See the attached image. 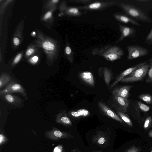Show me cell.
<instances>
[{"mask_svg":"<svg viewBox=\"0 0 152 152\" xmlns=\"http://www.w3.org/2000/svg\"><path fill=\"white\" fill-rule=\"evenodd\" d=\"M34 44L38 48H42L46 57L47 63L53 64L57 59L60 50V45L56 39L45 34L37 30Z\"/></svg>","mask_w":152,"mask_h":152,"instance_id":"6da1fadb","label":"cell"},{"mask_svg":"<svg viewBox=\"0 0 152 152\" xmlns=\"http://www.w3.org/2000/svg\"><path fill=\"white\" fill-rule=\"evenodd\" d=\"M91 53L92 55L101 56L107 61H113L121 58L124 53L118 46L108 45L93 49Z\"/></svg>","mask_w":152,"mask_h":152,"instance_id":"7a4b0ae2","label":"cell"},{"mask_svg":"<svg viewBox=\"0 0 152 152\" xmlns=\"http://www.w3.org/2000/svg\"><path fill=\"white\" fill-rule=\"evenodd\" d=\"M117 6L126 14L133 19L143 23H150L152 20L140 8L132 4L124 2H118Z\"/></svg>","mask_w":152,"mask_h":152,"instance_id":"3957f363","label":"cell"},{"mask_svg":"<svg viewBox=\"0 0 152 152\" xmlns=\"http://www.w3.org/2000/svg\"><path fill=\"white\" fill-rule=\"evenodd\" d=\"M149 61L148 59L146 63L133 71L121 81L123 83H132L143 80L148 71Z\"/></svg>","mask_w":152,"mask_h":152,"instance_id":"277c9868","label":"cell"},{"mask_svg":"<svg viewBox=\"0 0 152 152\" xmlns=\"http://www.w3.org/2000/svg\"><path fill=\"white\" fill-rule=\"evenodd\" d=\"M118 3L115 1H94L88 4L77 6L81 10L91 12L103 10L109 7L117 5Z\"/></svg>","mask_w":152,"mask_h":152,"instance_id":"5b68a950","label":"cell"},{"mask_svg":"<svg viewBox=\"0 0 152 152\" xmlns=\"http://www.w3.org/2000/svg\"><path fill=\"white\" fill-rule=\"evenodd\" d=\"M50 130H47L45 132V137L50 140L58 141L64 139L74 138L70 133L61 131L55 127L52 126Z\"/></svg>","mask_w":152,"mask_h":152,"instance_id":"8992f818","label":"cell"},{"mask_svg":"<svg viewBox=\"0 0 152 152\" xmlns=\"http://www.w3.org/2000/svg\"><path fill=\"white\" fill-rule=\"evenodd\" d=\"M128 50L127 60L133 59L146 56L149 53L148 49L137 45H129L126 47Z\"/></svg>","mask_w":152,"mask_h":152,"instance_id":"52a82bcc","label":"cell"},{"mask_svg":"<svg viewBox=\"0 0 152 152\" xmlns=\"http://www.w3.org/2000/svg\"><path fill=\"white\" fill-rule=\"evenodd\" d=\"M59 10L61 15L69 17H79L83 14L81 10L77 6H68L66 1H63L60 3Z\"/></svg>","mask_w":152,"mask_h":152,"instance_id":"ba28073f","label":"cell"},{"mask_svg":"<svg viewBox=\"0 0 152 152\" xmlns=\"http://www.w3.org/2000/svg\"><path fill=\"white\" fill-rule=\"evenodd\" d=\"M13 93H20L25 98L28 99L27 94L23 87L20 84L15 82H11L4 89L1 90L0 95Z\"/></svg>","mask_w":152,"mask_h":152,"instance_id":"9c48e42d","label":"cell"},{"mask_svg":"<svg viewBox=\"0 0 152 152\" xmlns=\"http://www.w3.org/2000/svg\"><path fill=\"white\" fill-rule=\"evenodd\" d=\"M23 25L24 21L22 20L17 26L12 37V46L14 50L17 49L23 42Z\"/></svg>","mask_w":152,"mask_h":152,"instance_id":"30bf717a","label":"cell"},{"mask_svg":"<svg viewBox=\"0 0 152 152\" xmlns=\"http://www.w3.org/2000/svg\"><path fill=\"white\" fill-rule=\"evenodd\" d=\"M118 24L121 34L116 43L123 41L126 37H135L137 31L134 27L123 25L119 23Z\"/></svg>","mask_w":152,"mask_h":152,"instance_id":"8fae6325","label":"cell"},{"mask_svg":"<svg viewBox=\"0 0 152 152\" xmlns=\"http://www.w3.org/2000/svg\"><path fill=\"white\" fill-rule=\"evenodd\" d=\"M2 98L7 103L18 107L23 106V100L20 97L8 93L0 95Z\"/></svg>","mask_w":152,"mask_h":152,"instance_id":"7c38bea8","label":"cell"},{"mask_svg":"<svg viewBox=\"0 0 152 152\" xmlns=\"http://www.w3.org/2000/svg\"><path fill=\"white\" fill-rule=\"evenodd\" d=\"M113 17L117 21L126 24H131L139 26L140 23L136 20L126 14L121 13H115L113 14Z\"/></svg>","mask_w":152,"mask_h":152,"instance_id":"4fadbf2b","label":"cell"},{"mask_svg":"<svg viewBox=\"0 0 152 152\" xmlns=\"http://www.w3.org/2000/svg\"><path fill=\"white\" fill-rule=\"evenodd\" d=\"M148 61V60L141 62L124 71L116 78L115 80L110 86V88L113 87L119 82L121 81L123 79L130 74L133 71L146 63Z\"/></svg>","mask_w":152,"mask_h":152,"instance_id":"5bb4252c","label":"cell"},{"mask_svg":"<svg viewBox=\"0 0 152 152\" xmlns=\"http://www.w3.org/2000/svg\"><path fill=\"white\" fill-rule=\"evenodd\" d=\"M113 96L115 101L117 109L118 111L124 113L127 112L130 101L120 96Z\"/></svg>","mask_w":152,"mask_h":152,"instance_id":"9a60e30c","label":"cell"},{"mask_svg":"<svg viewBox=\"0 0 152 152\" xmlns=\"http://www.w3.org/2000/svg\"><path fill=\"white\" fill-rule=\"evenodd\" d=\"M56 122L65 126H71L72 122L67 116L65 110H61L56 115Z\"/></svg>","mask_w":152,"mask_h":152,"instance_id":"2e32d148","label":"cell"},{"mask_svg":"<svg viewBox=\"0 0 152 152\" xmlns=\"http://www.w3.org/2000/svg\"><path fill=\"white\" fill-rule=\"evenodd\" d=\"M133 86H124L116 88L112 91L113 96L121 97L124 99H128L129 94V91Z\"/></svg>","mask_w":152,"mask_h":152,"instance_id":"e0dca14e","label":"cell"},{"mask_svg":"<svg viewBox=\"0 0 152 152\" xmlns=\"http://www.w3.org/2000/svg\"><path fill=\"white\" fill-rule=\"evenodd\" d=\"M98 104L102 110L108 117L121 123H123V121L119 116L106 104L101 102H99Z\"/></svg>","mask_w":152,"mask_h":152,"instance_id":"ac0fdd59","label":"cell"},{"mask_svg":"<svg viewBox=\"0 0 152 152\" xmlns=\"http://www.w3.org/2000/svg\"><path fill=\"white\" fill-rule=\"evenodd\" d=\"M139 109L137 102H135V101L131 102L130 101L127 111H129V113L133 118L138 121L142 118Z\"/></svg>","mask_w":152,"mask_h":152,"instance_id":"d6986e66","label":"cell"},{"mask_svg":"<svg viewBox=\"0 0 152 152\" xmlns=\"http://www.w3.org/2000/svg\"><path fill=\"white\" fill-rule=\"evenodd\" d=\"M93 142L98 145H103L107 142V138L105 133L102 131H98L92 138Z\"/></svg>","mask_w":152,"mask_h":152,"instance_id":"ffe728a7","label":"cell"},{"mask_svg":"<svg viewBox=\"0 0 152 152\" xmlns=\"http://www.w3.org/2000/svg\"><path fill=\"white\" fill-rule=\"evenodd\" d=\"M80 78L85 83L91 86L94 85V77L92 74L89 71H85L80 74Z\"/></svg>","mask_w":152,"mask_h":152,"instance_id":"44dd1931","label":"cell"},{"mask_svg":"<svg viewBox=\"0 0 152 152\" xmlns=\"http://www.w3.org/2000/svg\"><path fill=\"white\" fill-rule=\"evenodd\" d=\"M57 8V6H54L48 10L41 18L42 21L48 23H52L53 20V13Z\"/></svg>","mask_w":152,"mask_h":152,"instance_id":"7402d4cb","label":"cell"},{"mask_svg":"<svg viewBox=\"0 0 152 152\" xmlns=\"http://www.w3.org/2000/svg\"><path fill=\"white\" fill-rule=\"evenodd\" d=\"M89 111L86 109H80L77 111H72L69 114L71 117L74 118H79L81 117H86L89 114Z\"/></svg>","mask_w":152,"mask_h":152,"instance_id":"603a6c76","label":"cell"},{"mask_svg":"<svg viewBox=\"0 0 152 152\" xmlns=\"http://www.w3.org/2000/svg\"><path fill=\"white\" fill-rule=\"evenodd\" d=\"M64 55L66 58L72 63L74 60V53L68 42H67L64 49Z\"/></svg>","mask_w":152,"mask_h":152,"instance_id":"cb8c5ba5","label":"cell"},{"mask_svg":"<svg viewBox=\"0 0 152 152\" xmlns=\"http://www.w3.org/2000/svg\"><path fill=\"white\" fill-rule=\"evenodd\" d=\"M38 48L34 44L29 45L26 50L25 54L26 58H28L35 54L37 51Z\"/></svg>","mask_w":152,"mask_h":152,"instance_id":"d4e9b609","label":"cell"},{"mask_svg":"<svg viewBox=\"0 0 152 152\" xmlns=\"http://www.w3.org/2000/svg\"><path fill=\"white\" fill-rule=\"evenodd\" d=\"M12 79V77L8 74L4 73L1 75L0 76V88L8 85Z\"/></svg>","mask_w":152,"mask_h":152,"instance_id":"484cf974","label":"cell"},{"mask_svg":"<svg viewBox=\"0 0 152 152\" xmlns=\"http://www.w3.org/2000/svg\"><path fill=\"white\" fill-rule=\"evenodd\" d=\"M117 113L118 115L123 121L129 126H132V122L127 114L120 111H118Z\"/></svg>","mask_w":152,"mask_h":152,"instance_id":"4316f807","label":"cell"},{"mask_svg":"<svg viewBox=\"0 0 152 152\" xmlns=\"http://www.w3.org/2000/svg\"><path fill=\"white\" fill-rule=\"evenodd\" d=\"M138 97L140 99L145 102L147 104H152V95L150 94H142L139 95Z\"/></svg>","mask_w":152,"mask_h":152,"instance_id":"83f0119b","label":"cell"},{"mask_svg":"<svg viewBox=\"0 0 152 152\" xmlns=\"http://www.w3.org/2000/svg\"><path fill=\"white\" fill-rule=\"evenodd\" d=\"M104 78L107 85H109L111 79V73L110 69L106 67L104 68Z\"/></svg>","mask_w":152,"mask_h":152,"instance_id":"f1b7e54d","label":"cell"},{"mask_svg":"<svg viewBox=\"0 0 152 152\" xmlns=\"http://www.w3.org/2000/svg\"><path fill=\"white\" fill-rule=\"evenodd\" d=\"M149 67L147 74V77L146 83L150 84L152 86V58L149 59Z\"/></svg>","mask_w":152,"mask_h":152,"instance_id":"f546056e","label":"cell"},{"mask_svg":"<svg viewBox=\"0 0 152 152\" xmlns=\"http://www.w3.org/2000/svg\"><path fill=\"white\" fill-rule=\"evenodd\" d=\"M60 0H51L48 1L45 4L44 8L46 10H48L53 7L56 6Z\"/></svg>","mask_w":152,"mask_h":152,"instance_id":"4dcf8cb0","label":"cell"},{"mask_svg":"<svg viewBox=\"0 0 152 152\" xmlns=\"http://www.w3.org/2000/svg\"><path fill=\"white\" fill-rule=\"evenodd\" d=\"M13 0H3L0 6V14L1 15L4 12L7 7L12 2Z\"/></svg>","mask_w":152,"mask_h":152,"instance_id":"1f68e13d","label":"cell"},{"mask_svg":"<svg viewBox=\"0 0 152 152\" xmlns=\"http://www.w3.org/2000/svg\"><path fill=\"white\" fill-rule=\"evenodd\" d=\"M137 102L139 109L141 111L143 112H147L150 110L151 109L150 107L139 101H137Z\"/></svg>","mask_w":152,"mask_h":152,"instance_id":"d6a6232c","label":"cell"},{"mask_svg":"<svg viewBox=\"0 0 152 152\" xmlns=\"http://www.w3.org/2000/svg\"><path fill=\"white\" fill-rule=\"evenodd\" d=\"M23 54V52L18 53L14 57L12 62L11 65L13 66L17 65L20 61Z\"/></svg>","mask_w":152,"mask_h":152,"instance_id":"836d02e7","label":"cell"},{"mask_svg":"<svg viewBox=\"0 0 152 152\" xmlns=\"http://www.w3.org/2000/svg\"><path fill=\"white\" fill-rule=\"evenodd\" d=\"M152 122V117L151 116H148L145 119L143 127L145 129H148L149 127Z\"/></svg>","mask_w":152,"mask_h":152,"instance_id":"e575fe53","label":"cell"},{"mask_svg":"<svg viewBox=\"0 0 152 152\" xmlns=\"http://www.w3.org/2000/svg\"><path fill=\"white\" fill-rule=\"evenodd\" d=\"M94 1L92 0H70L69 1L72 3L80 4H84L83 5H86L91 3Z\"/></svg>","mask_w":152,"mask_h":152,"instance_id":"d590c367","label":"cell"},{"mask_svg":"<svg viewBox=\"0 0 152 152\" xmlns=\"http://www.w3.org/2000/svg\"><path fill=\"white\" fill-rule=\"evenodd\" d=\"M39 60V57L37 55H34L28 58V61L31 64L34 65L37 64Z\"/></svg>","mask_w":152,"mask_h":152,"instance_id":"8d00e7d4","label":"cell"},{"mask_svg":"<svg viewBox=\"0 0 152 152\" xmlns=\"http://www.w3.org/2000/svg\"><path fill=\"white\" fill-rule=\"evenodd\" d=\"M8 140L7 137L1 131L0 134V146H2L3 145L6 143Z\"/></svg>","mask_w":152,"mask_h":152,"instance_id":"74e56055","label":"cell"},{"mask_svg":"<svg viewBox=\"0 0 152 152\" xmlns=\"http://www.w3.org/2000/svg\"><path fill=\"white\" fill-rule=\"evenodd\" d=\"M145 42L149 45H151L152 44V28L151 31L147 36Z\"/></svg>","mask_w":152,"mask_h":152,"instance_id":"f35d334b","label":"cell"},{"mask_svg":"<svg viewBox=\"0 0 152 152\" xmlns=\"http://www.w3.org/2000/svg\"><path fill=\"white\" fill-rule=\"evenodd\" d=\"M141 149L140 147L133 145L129 148L126 152H140Z\"/></svg>","mask_w":152,"mask_h":152,"instance_id":"ab89813d","label":"cell"},{"mask_svg":"<svg viewBox=\"0 0 152 152\" xmlns=\"http://www.w3.org/2000/svg\"><path fill=\"white\" fill-rule=\"evenodd\" d=\"M63 146L61 145H58L54 148L52 152H63Z\"/></svg>","mask_w":152,"mask_h":152,"instance_id":"60d3db41","label":"cell"},{"mask_svg":"<svg viewBox=\"0 0 152 152\" xmlns=\"http://www.w3.org/2000/svg\"><path fill=\"white\" fill-rule=\"evenodd\" d=\"M31 36L33 37H35L37 36V33L35 31H33L31 33Z\"/></svg>","mask_w":152,"mask_h":152,"instance_id":"b9f144b4","label":"cell"},{"mask_svg":"<svg viewBox=\"0 0 152 152\" xmlns=\"http://www.w3.org/2000/svg\"><path fill=\"white\" fill-rule=\"evenodd\" d=\"M148 136L151 138H152V130H151L148 133Z\"/></svg>","mask_w":152,"mask_h":152,"instance_id":"7bdbcfd3","label":"cell"},{"mask_svg":"<svg viewBox=\"0 0 152 152\" xmlns=\"http://www.w3.org/2000/svg\"><path fill=\"white\" fill-rule=\"evenodd\" d=\"M72 152H79L78 150L75 149H73Z\"/></svg>","mask_w":152,"mask_h":152,"instance_id":"ee69618b","label":"cell"},{"mask_svg":"<svg viewBox=\"0 0 152 152\" xmlns=\"http://www.w3.org/2000/svg\"><path fill=\"white\" fill-rule=\"evenodd\" d=\"M101 152V151H94V152Z\"/></svg>","mask_w":152,"mask_h":152,"instance_id":"f6af8a7d","label":"cell"},{"mask_svg":"<svg viewBox=\"0 0 152 152\" xmlns=\"http://www.w3.org/2000/svg\"><path fill=\"white\" fill-rule=\"evenodd\" d=\"M151 152H152V150H151Z\"/></svg>","mask_w":152,"mask_h":152,"instance_id":"bcb514c9","label":"cell"}]
</instances>
